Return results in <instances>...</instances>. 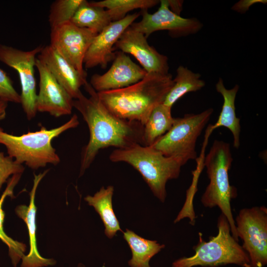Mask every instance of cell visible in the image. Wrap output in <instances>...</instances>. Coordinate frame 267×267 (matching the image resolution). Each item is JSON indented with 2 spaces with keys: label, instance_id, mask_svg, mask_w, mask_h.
<instances>
[{
  "label": "cell",
  "instance_id": "obj_24",
  "mask_svg": "<svg viewBox=\"0 0 267 267\" xmlns=\"http://www.w3.org/2000/svg\"><path fill=\"white\" fill-rule=\"evenodd\" d=\"M22 174L14 175L8 179L6 189L0 198V239L8 246L9 256L14 267H16L20 260L25 256L26 246L14 240L6 235L3 230V223L5 216L2 209L4 199L7 196H13V189L19 180Z\"/></svg>",
  "mask_w": 267,
  "mask_h": 267
},
{
  "label": "cell",
  "instance_id": "obj_29",
  "mask_svg": "<svg viewBox=\"0 0 267 267\" xmlns=\"http://www.w3.org/2000/svg\"><path fill=\"white\" fill-rule=\"evenodd\" d=\"M257 3H266L265 0H242L236 2L232 7V9L241 13H244L249 10L250 7Z\"/></svg>",
  "mask_w": 267,
  "mask_h": 267
},
{
  "label": "cell",
  "instance_id": "obj_4",
  "mask_svg": "<svg viewBox=\"0 0 267 267\" xmlns=\"http://www.w3.org/2000/svg\"><path fill=\"white\" fill-rule=\"evenodd\" d=\"M113 162H125L137 170L153 194L161 202L165 200L166 185L170 179L177 178L182 166V160L167 157L152 146L136 144L114 149L109 155Z\"/></svg>",
  "mask_w": 267,
  "mask_h": 267
},
{
  "label": "cell",
  "instance_id": "obj_22",
  "mask_svg": "<svg viewBox=\"0 0 267 267\" xmlns=\"http://www.w3.org/2000/svg\"><path fill=\"white\" fill-rule=\"evenodd\" d=\"M200 77L199 73L193 72L183 66H179L177 69L176 78L173 80L174 85L163 103L172 108L184 94L201 89L205 86V82L200 79Z\"/></svg>",
  "mask_w": 267,
  "mask_h": 267
},
{
  "label": "cell",
  "instance_id": "obj_26",
  "mask_svg": "<svg viewBox=\"0 0 267 267\" xmlns=\"http://www.w3.org/2000/svg\"><path fill=\"white\" fill-rule=\"evenodd\" d=\"M86 0H56L51 4L48 15L50 28L71 21Z\"/></svg>",
  "mask_w": 267,
  "mask_h": 267
},
{
  "label": "cell",
  "instance_id": "obj_32",
  "mask_svg": "<svg viewBox=\"0 0 267 267\" xmlns=\"http://www.w3.org/2000/svg\"><path fill=\"white\" fill-rule=\"evenodd\" d=\"M78 267H85L84 265L82 264H79Z\"/></svg>",
  "mask_w": 267,
  "mask_h": 267
},
{
  "label": "cell",
  "instance_id": "obj_28",
  "mask_svg": "<svg viewBox=\"0 0 267 267\" xmlns=\"http://www.w3.org/2000/svg\"><path fill=\"white\" fill-rule=\"evenodd\" d=\"M0 98L8 102L20 103V94L14 88L7 74L0 68Z\"/></svg>",
  "mask_w": 267,
  "mask_h": 267
},
{
  "label": "cell",
  "instance_id": "obj_16",
  "mask_svg": "<svg viewBox=\"0 0 267 267\" xmlns=\"http://www.w3.org/2000/svg\"><path fill=\"white\" fill-rule=\"evenodd\" d=\"M37 58L45 64L72 98L77 99L81 92L80 88L88 82L87 75L81 74L49 44L43 46Z\"/></svg>",
  "mask_w": 267,
  "mask_h": 267
},
{
  "label": "cell",
  "instance_id": "obj_12",
  "mask_svg": "<svg viewBox=\"0 0 267 267\" xmlns=\"http://www.w3.org/2000/svg\"><path fill=\"white\" fill-rule=\"evenodd\" d=\"M36 68L39 74V90L36 99L37 112L55 117L71 114L73 99L57 81L45 64L37 58Z\"/></svg>",
  "mask_w": 267,
  "mask_h": 267
},
{
  "label": "cell",
  "instance_id": "obj_2",
  "mask_svg": "<svg viewBox=\"0 0 267 267\" xmlns=\"http://www.w3.org/2000/svg\"><path fill=\"white\" fill-rule=\"evenodd\" d=\"M174 84L169 73H147L143 79L130 86L96 92V95L115 116L144 125L154 108L163 103Z\"/></svg>",
  "mask_w": 267,
  "mask_h": 267
},
{
  "label": "cell",
  "instance_id": "obj_31",
  "mask_svg": "<svg viewBox=\"0 0 267 267\" xmlns=\"http://www.w3.org/2000/svg\"><path fill=\"white\" fill-rule=\"evenodd\" d=\"M7 105V102L0 98V121L4 119L5 117Z\"/></svg>",
  "mask_w": 267,
  "mask_h": 267
},
{
  "label": "cell",
  "instance_id": "obj_23",
  "mask_svg": "<svg viewBox=\"0 0 267 267\" xmlns=\"http://www.w3.org/2000/svg\"><path fill=\"white\" fill-rule=\"evenodd\" d=\"M71 22L79 27L89 29L98 34L112 21L107 10L92 5L86 0Z\"/></svg>",
  "mask_w": 267,
  "mask_h": 267
},
{
  "label": "cell",
  "instance_id": "obj_14",
  "mask_svg": "<svg viewBox=\"0 0 267 267\" xmlns=\"http://www.w3.org/2000/svg\"><path fill=\"white\" fill-rule=\"evenodd\" d=\"M115 46L121 51L133 55L147 73L169 74L167 57L150 46L142 33L130 26L122 34Z\"/></svg>",
  "mask_w": 267,
  "mask_h": 267
},
{
  "label": "cell",
  "instance_id": "obj_3",
  "mask_svg": "<svg viewBox=\"0 0 267 267\" xmlns=\"http://www.w3.org/2000/svg\"><path fill=\"white\" fill-rule=\"evenodd\" d=\"M79 124L78 117L74 114L58 127L47 129L42 127L39 131L28 132L21 135L8 134L0 127V144L5 146L8 156L32 169L44 167L48 164L56 165L60 159L52 145V140Z\"/></svg>",
  "mask_w": 267,
  "mask_h": 267
},
{
  "label": "cell",
  "instance_id": "obj_19",
  "mask_svg": "<svg viewBox=\"0 0 267 267\" xmlns=\"http://www.w3.org/2000/svg\"><path fill=\"white\" fill-rule=\"evenodd\" d=\"M113 192V186H102L93 196L88 195L85 198L99 214L105 226V234L109 238H113L118 231H122L112 207Z\"/></svg>",
  "mask_w": 267,
  "mask_h": 267
},
{
  "label": "cell",
  "instance_id": "obj_25",
  "mask_svg": "<svg viewBox=\"0 0 267 267\" xmlns=\"http://www.w3.org/2000/svg\"><path fill=\"white\" fill-rule=\"evenodd\" d=\"M157 0H104L89 3L94 6L107 8L112 21L121 20L134 9L147 10L157 5Z\"/></svg>",
  "mask_w": 267,
  "mask_h": 267
},
{
  "label": "cell",
  "instance_id": "obj_20",
  "mask_svg": "<svg viewBox=\"0 0 267 267\" xmlns=\"http://www.w3.org/2000/svg\"><path fill=\"white\" fill-rule=\"evenodd\" d=\"M123 237L132 253L128 262L131 267H150L151 259L165 247V245L144 239L128 229L123 232Z\"/></svg>",
  "mask_w": 267,
  "mask_h": 267
},
{
  "label": "cell",
  "instance_id": "obj_8",
  "mask_svg": "<svg viewBox=\"0 0 267 267\" xmlns=\"http://www.w3.org/2000/svg\"><path fill=\"white\" fill-rule=\"evenodd\" d=\"M237 235L243 240L251 267L267 264V209L265 206L241 209L235 219Z\"/></svg>",
  "mask_w": 267,
  "mask_h": 267
},
{
  "label": "cell",
  "instance_id": "obj_30",
  "mask_svg": "<svg viewBox=\"0 0 267 267\" xmlns=\"http://www.w3.org/2000/svg\"><path fill=\"white\" fill-rule=\"evenodd\" d=\"M169 8L174 13L179 15L182 9V1L179 0H168Z\"/></svg>",
  "mask_w": 267,
  "mask_h": 267
},
{
  "label": "cell",
  "instance_id": "obj_13",
  "mask_svg": "<svg viewBox=\"0 0 267 267\" xmlns=\"http://www.w3.org/2000/svg\"><path fill=\"white\" fill-rule=\"evenodd\" d=\"M140 13L127 14L124 18L111 22L93 39L84 58L87 69L100 66L104 69L113 60L114 45L124 31L139 16Z\"/></svg>",
  "mask_w": 267,
  "mask_h": 267
},
{
  "label": "cell",
  "instance_id": "obj_10",
  "mask_svg": "<svg viewBox=\"0 0 267 267\" xmlns=\"http://www.w3.org/2000/svg\"><path fill=\"white\" fill-rule=\"evenodd\" d=\"M98 34L77 26L71 21L51 29L49 45L83 75L86 53Z\"/></svg>",
  "mask_w": 267,
  "mask_h": 267
},
{
  "label": "cell",
  "instance_id": "obj_11",
  "mask_svg": "<svg viewBox=\"0 0 267 267\" xmlns=\"http://www.w3.org/2000/svg\"><path fill=\"white\" fill-rule=\"evenodd\" d=\"M160 1L157 11L149 13L147 10H142L141 20L133 23L130 27L142 33L146 38L152 33L160 30H168L173 36L181 37L194 34L202 29L203 25L197 19L181 17L170 9L168 0Z\"/></svg>",
  "mask_w": 267,
  "mask_h": 267
},
{
  "label": "cell",
  "instance_id": "obj_5",
  "mask_svg": "<svg viewBox=\"0 0 267 267\" xmlns=\"http://www.w3.org/2000/svg\"><path fill=\"white\" fill-rule=\"evenodd\" d=\"M232 161L230 144L223 140H214L204 159L210 182L201 202L205 207L219 208L228 221L232 235L238 241L230 205L231 199L237 196V190L230 185L228 176Z\"/></svg>",
  "mask_w": 267,
  "mask_h": 267
},
{
  "label": "cell",
  "instance_id": "obj_15",
  "mask_svg": "<svg viewBox=\"0 0 267 267\" xmlns=\"http://www.w3.org/2000/svg\"><path fill=\"white\" fill-rule=\"evenodd\" d=\"M147 74L126 53L119 51L109 69L102 75H93L89 84L96 92L117 89L139 82Z\"/></svg>",
  "mask_w": 267,
  "mask_h": 267
},
{
  "label": "cell",
  "instance_id": "obj_18",
  "mask_svg": "<svg viewBox=\"0 0 267 267\" xmlns=\"http://www.w3.org/2000/svg\"><path fill=\"white\" fill-rule=\"evenodd\" d=\"M239 86L236 85L231 89H226L223 80L220 78L216 85L217 91L223 98V103L218 120L213 125H211L213 131L220 127L228 129L233 136V146L238 149L240 146V133L241 126L240 119L235 113V100L239 89Z\"/></svg>",
  "mask_w": 267,
  "mask_h": 267
},
{
  "label": "cell",
  "instance_id": "obj_17",
  "mask_svg": "<svg viewBox=\"0 0 267 267\" xmlns=\"http://www.w3.org/2000/svg\"><path fill=\"white\" fill-rule=\"evenodd\" d=\"M48 171V170H46L37 175L34 174L33 186L29 194L30 201L29 206L19 205L15 209L17 215L24 221L27 226L30 246L29 253L22 259L21 267H43L52 266L55 264V261L53 259L45 258L40 255L37 246L36 237L37 211L35 203L36 192L40 181Z\"/></svg>",
  "mask_w": 267,
  "mask_h": 267
},
{
  "label": "cell",
  "instance_id": "obj_9",
  "mask_svg": "<svg viewBox=\"0 0 267 267\" xmlns=\"http://www.w3.org/2000/svg\"><path fill=\"white\" fill-rule=\"evenodd\" d=\"M39 45L24 51L0 44V61L13 68L19 75L21 85V102L27 118L33 119L37 113V90L35 76L36 56L42 50Z\"/></svg>",
  "mask_w": 267,
  "mask_h": 267
},
{
  "label": "cell",
  "instance_id": "obj_21",
  "mask_svg": "<svg viewBox=\"0 0 267 267\" xmlns=\"http://www.w3.org/2000/svg\"><path fill=\"white\" fill-rule=\"evenodd\" d=\"M171 109L163 103L154 108L143 125V145L152 146L171 128L175 120Z\"/></svg>",
  "mask_w": 267,
  "mask_h": 267
},
{
  "label": "cell",
  "instance_id": "obj_6",
  "mask_svg": "<svg viewBox=\"0 0 267 267\" xmlns=\"http://www.w3.org/2000/svg\"><path fill=\"white\" fill-rule=\"evenodd\" d=\"M217 227V235L210 236L207 241L199 232V241L193 247L194 254L174 261L172 267H215L228 264L251 267L247 253L232 235L228 221L222 213L218 219Z\"/></svg>",
  "mask_w": 267,
  "mask_h": 267
},
{
  "label": "cell",
  "instance_id": "obj_1",
  "mask_svg": "<svg viewBox=\"0 0 267 267\" xmlns=\"http://www.w3.org/2000/svg\"><path fill=\"white\" fill-rule=\"evenodd\" d=\"M84 87L89 97L81 92L73 100V108L81 113L89 132V141L81 152L80 176L90 167L101 149L111 146L121 149L136 144L143 145L141 123L115 116L100 101L89 83Z\"/></svg>",
  "mask_w": 267,
  "mask_h": 267
},
{
  "label": "cell",
  "instance_id": "obj_7",
  "mask_svg": "<svg viewBox=\"0 0 267 267\" xmlns=\"http://www.w3.org/2000/svg\"><path fill=\"white\" fill-rule=\"evenodd\" d=\"M214 111L209 108L198 114L175 118L171 128L150 146L167 157L181 159L186 164L196 160V143Z\"/></svg>",
  "mask_w": 267,
  "mask_h": 267
},
{
  "label": "cell",
  "instance_id": "obj_27",
  "mask_svg": "<svg viewBox=\"0 0 267 267\" xmlns=\"http://www.w3.org/2000/svg\"><path fill=\"white\" fill-rule=\"evenodd\" d=\"M24 170V167L22 164L0 151V190L10 176L22 174Z\"/></svg>",
  "mask_w": 267,
  "mask_h": 267
}]
</instances>
